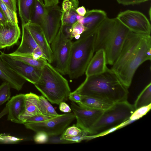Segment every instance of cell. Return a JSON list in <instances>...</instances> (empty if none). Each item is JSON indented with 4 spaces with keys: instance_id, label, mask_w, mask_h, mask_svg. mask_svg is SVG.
Wrapping results in <instances>:
<instances>
[{
    "instance_id": "6da1fadb",
    "label": "cell",
    "mask_w": 151,
    "mask_h": 151,
    "mask_svg": "<svg viewBox=\"0 0 151 151\" xmlns=\"http://www.w3.org/2000/svg\"><path fill=\"white\" fill-rule=\"evenodd\" d=\"M151 59L150 35L130 31L111 68L127 87L130 86L139 67Z\"/></svg>"
},
{
    "instance_id": "7a4b0ae2",
    "label": "cell",
    "mask_w": 151,
    "mask_h": 151,
    "mask_svg": "<svg viewBox=\"0 0 151 151\" xmlns=\"http://www.w3.org/2000/svg\"><path fill=\"white\" fill-rule=\"evenodd\" d=\"M128 88L115 73L108 68L101 74L86 77L84 81L73 92L113 104L127 100Z\"/></svg>"
},
{
    "instance_id": "3957f363",
    "label": "cell",
    "mask_w": 151,
    "mask_h": 151,
    "mask_svg": "<svg viewBox=\"0 0 151 151\" xmlns=\"http://www.w3.org/2000/svg\"><path fill=\"white\" fill-rule=\"evenodd\" d=\"M130 31L116 17L110 18L107 17L96 31L95 52L103 50L107 65H112Z\"/></svg>"
},
{
    "instance_id": "277c9868",
    "label": "cell",
    "mask_w": 151,
    "mask_h": 151,
    "mask_svg": "<svg viewBox=\"0 0 151 151\" xmlns=\"http://www.w3.org/2000/svg\"><path fill=\"white\" fill-rule=\"evenodd\" d=\"M35 87L52 104L59 105L66 101L71 92L68 81L47 62L42 69Z\"/></svg>"
},
{
    "instance_id": "5b68a950",
    "label": "cell",
    "mask_w": 151,
    "mask_h": 151,
    "mask_svg": "<svg viewBox=\"0 0 151 151\" xmlns=\"http://www.w3.org/2000/svg\"><path fill=\"white\" fill-rule=\"evenodd\" d=\"M96 32L83 33L79 38L72 42L68 74L71 79L77 78L85 73L95 52Z\"/></svg>"
},
{
    "instance_id": "8992f818",
    "label": "cell",
    "mask_w": 151,
    "mask_h": 151,
    "mask_svg": "<svg viewBox=\"0 0 151 151\" xmlns=\"http://www.w3.org/2000/svg\"><path fill=\"white\" fill-rule=\"evenodd\" d=\"M135 110L133 105L127 100L114 104L104 111L92 127L89 135L100 134L129 119Z\"/></svg>"
},
{
    "instance_id": "52a82bcc",
    "label": "cell",
    "mask_w": 151,
    "mask_h": 151,
    "mask_svg": "<svg viewBox=\"0 0 151 151\" xmlns=\"http://www.w3.org/2000/svg\"><path fill=\"white\" fill-rule=\"evenodd\" d=\"M72 42L63 31L62 26L50 44L55 68L62 75L68 74Z\"/></svg>"
},
{
    "instance_id": "ba28073f",
    "label": "cell",
    "mask_w": 151,
    "mask_h": 151,
    "mask_svg": "<svg viewBox=\"0 0 151 151\" xmlns=\"http://www.w3.org/2000/svg\"><path fill=\"white\" fill-rule=\"evenodd\" d=\"M76 119L73 113L59 114L44 121L34 123H24L25 127L36 132L42 131L49 137L61 134L67 127Z\"/></svg>"
},
{
    "instance_id": "9c48e42d",
    "label": "cell",
    "mask_w": 151,
    "mask_h": 151,
    "mask_svg": "<svg viewBox=\"0 0 151 151\" xmlns=\"http://www.w3.org/2000/svg\"><path fill=\"white\" fill-rule=\"evenodd\" d=\"M116 18L131 31L138 34L150 35V23L142 13L127 10L120 12Z\"/></svg>"
},
{
    "instance_id": "30bf717a",
    "label": "cell",
    "mask_w": 151,
    "mask_h": 151,
    "mask_svg": "<svg viewBox=\"0 0 151 151\" xmlns=\"http://www.w3.org/2000/svg\"><path fill=\"white\" fill-rule=\"evenodd\" d=\"M0 57L2 60L12 70L33 84L39 80L42 69L30 65L12 57L9 54L0 51Z\"/></svg>"
},
{
    "instance_id": "8fae6325",
    "label": "cell",
    "mask_w": 151,
    "mask_h": 151,
    "mask_svg": "<svg viewBox=\"0 0 151 151\" xmlns=\"http://www.w3.org/2000/svg\"><path fill=\"white\" fill-rule=\"evenodd\" d=\"M71 108L76 119V126L89 134L93 125L104 111L85 108L72 101Z\"/></svg>"
},
{
    "instance_id": "7c38bea8",
    "label": "cell",
    "mask_w": 151,
    "mask_h": 151,
    "mask_svg": "<svg viewBox=\"0 0 151 151\" xmlns=\"http://www.w3.org/2000/svg\"><path fill=\"white\" fill-rule=\"evenodd\" d=\"M46 17L41 27L50 44L60 26L62 12L61 8L57 5L46 7Z\"/></svg>"
},
{
    "instance_id": "4fadbf2b",
    "label": "cell",
    "mask_w": 151,
    "mask_h": 151,
    "mask_svg": "<svg viewBox=\"0 0 151 151\" xmlns=\"http://www.w3.org/2000/svg\"><path fill=\"white\" fill-rule=\"evenodd\" d=\"M21 32L18 23L8 21L0 25L1 49L11 47L16 44L20 37Z\"/></svg>"
},
{
    "instance_id": "5bb4252c",
    "label": "cell",
    "mask_w": 151,
    "mask_h": 151,
    "mask_svg": "<svg viewBox=\"0 0 151 151\" xmlns=\"http://www.w3.org/2000/svg\"><path fill=\"white\" fill-rule=\"evenodd\" d=\"M26 24L38 46L43 51L47 62L50 64L53 63V53L42 28L39 25L30 22Z\"/></svg>"
},
{
    "instance_id": "9a60e30c",
    "label": "cell",
    "mask_w": 151,
    "mask_h": 151,
    "mask_svg": "<svg viewBox=\"0 0 151 151\" xmlns=\"http://www.w3.org/2000/svg\"><path fill=\"white\" fill-rule=\"evenodd\" d=\"M6 106L8 110L7 120L17 123L23 124L19 117L25 111V94H20L13 96Z\"/></svg>"
},
{
    "instance_id": "2e32d148",
    "label": "cell",
    "mask_w": 151,
    "mask_h": 151,
    "mask_svg": "<svg viewBox=\"0 0 151 151\" xmlns=\"http://www.w3.org/2000/svg\"><path fill=\"white\" fill-rule=\"evenodd\" d=\"M107 17L106 13L100 9L88 10L83 19L79 22L86 28L84 32L88 34L96 32L98 28Z\"/></svg>"
},
{
    "instance_id": "e0dca14e",
    "label": "cell",
    "mask_w": 151,
    "mask_h": 151,
    "mask_svg": "<svg viewBox=\"0 0 151 151\" xmlns=\"http://www.w3.org/2000/svg\"><path fill=\"white\" fill-rule=\"evenodd\" d=\"M0 78L8 83L12 88L17 91L22 89L27 81L12 70L2 60L0 57Z\"/></svg>"
},
{
    "instance_id": "ac0fdd59",
    "label": "cell",
    "mask_w": 151,
    "mask_h": 151,
    "mask_svg": "<svg viewBox=\"0 0 151 151\" xmlns=\"http://www.w3.org/2000/svg\"><path fill=\"white\" fill-rule=\"evenodd\" d=\"M22 36L20 44L11 55H24L31 54L38 47H39L35 40L26 24H22Z\"/></svg>"
},
{
    "instance_id": "d6986e66",
    "label": "cell",
    "mask_w": 151,
    "mask_h": 151,
    "mask_svg": "<svg viewBox=\"0 0 151 151\" xmlns=\"http://www.w3.org/2000/svg\"><path fill=\"white\" fill-rule=\"evenodd\" d=\"M95 52L85 72L86 77L101 74L108 69L104 51L100 49Z\"/></svg>"
},
{
    "instance_id": "ffe728a7",
    "label": "cell",
    "mask_w": 151,
    "mask_h": 151,
    "mask_svg": "<svg viewBox=\"0 0 151 151\" xmlns=\"http://www.w3.org/2000/svg\"><path fill=\"white\" fill-rule=\"evenodd\" d=\"M39 96L30 92L25 94V107L24 114L20 116L23 123L27 118L41 114L38 108Z\"/></svg>"
},
{
    "instance_id": "44dd1931",
    "label": "cell",
    "mask_w": 151,
    "mask_h": 151,
    "mask_svg": "<svg viewBox=\"0 0 151 151\" xmlns=\"http://www.w3.org/2000/svg\"><path fill=\"white\" fill-rule=\"evenodd\" d=\"M36 0H17L19 13L22 24L30 22Z\"/></svg>"
},
{
    "instance_id": "7402d4cb",
    "label": "cell",
    "mask_w": 151,
    "mask_h": 151,
    "mask_svg": "<svg viewBox=\"0 0 151 151\" xmlns=\"http://www.w3.org/2000/svg\"><path fill=\"white\" fill-rule=\"evenodd\" d=\"M88 135L75 125L66 128L60 137L61 139L70 141L74 143H78L86 140Z\"/></svg>"
},
{
    "instance_id": "603a6c76",
    "label": "cell",
    "mask_w": 151,
    "mask_h": 151,
    "mask_svg": "<svg viewBox=\"0 0 151 151\" xmlns=\"http://www.w3.org/2000/svg\"><path fill=\"white\" fill-rule=\"evenodd\" d=\"M81 96V101L78 104L83 107L104 111L110 108L114 104L95 98Z\"/></svg>"
},
{
    "instance_id": "cb8c5ba5",
    "label": "cell",
    "mask_w": 151,
    "mask_h": 151,
    "mask_svg": "<svg viewBox=\"0 0 151 151\" xmlns=\"http://www.w3.org/2000/svg\"><path fill=\"white\" fill-rule=\"evenodd\" d=\"M46 13V7L39 0H36L30 22L39 25L42 27L44 23Z\"/></svg>"
},
{
    "instance_id": "d4e9b609",
    "label": "cell",
    "mask_w": 151,
    "mask_h": 151,
    "mask_svg": "<svg viewBox=\"0 0 151 151\" xmlns=\"http://www.w3.org/2000/svg\"><path fill=\"white\" fill-rule=\"evenodd\" d=\"M72 6L71 8L65 12H61V24L63 25H72L78 21L76 17L78 14L76 10L78 7V0H71Z\"/></svg>"
},
{
    "instance_id": "484cf974",
    "label": "cell",
    "mask_w": 151,
    "mask_h": 151,
    "mask_svg": "<svg viewBox=\"0 0 151 151\" xmlns=\"http://www.w3.org/2000/svg\"><path fill=\"white\" fill-rule=\"evenodd\" d=\"M151 104V82L143 89L138 96L133 104L135 109Z\"/></svg>"
},
{
    "instance_id": "4316f807",
    "label": "cell",
    "mask_w": 151,
    "mask_h": 151,
    "mask_svg": "<svg viewBox=\"0 0 151 151\" xmlns=\"http://www.w3.org/2000/svg\"><path fill=\"white\" fill-rule=\"evenodd\" d=\"M38 108L40 113L43 115L53 117H57L59 115L43 96H39Z\"/></svg>"
},
{
    "instance_id": "83f0119b",
    "label": "cell",
    "mask_w": 151,
    "mask_h": 151,
    "mask_svg": "<svg viewBox=\"0 0 151 151\" xmlns=\"http://www.w3.org/2000/svg\"><path fill=\"white\" fill-rule=\"evenodd\" d=\"M9 54L14 58L23 62L30 65L41 69H42L48 62L47 60L44 58L36 59L30 57L17 55H11Z\"/></svg>"
},
{
    "instance_id": "f1b7e54d",
    "label": "cell",
    "mask_w": 151,
    "mask_h": 151,
    "mask_svg": "<svg viewBox=\"0 0 151 151\" xmlns=\"http://www.w3.org/2000/svg\"><path fill=\"white\" fill-rule=\"evenodd\" d=\"M11 88L9 84L6 82H4L0 85V106L10 99Z\"/></svg>"
},
{
    "instance_id": "f546056e",
    "label": "cell",
    "mask_w": 151,
    "mask_h": 151,
    "mask_svg": "<svg viewBox=\"0 0 151 151\" xmlns=\"http://www.w3.org/2000/svg\"><path fill=\"white\" fill-rule=\"evenodd\" d=\"M86 29V28L83 24L77 22L72 25L69 38L71 40L73 38L77 40Z\"/></svg>"
},
{
    "instance_id": "4dcf8cb0",
    "label": "cell",
    "mask_w": 151,
    "mask_h": 151,
    "mask_svg": "<svg viewBox=\"0 0 151 151\" xmlns=\"http://www.w3.org/2000/svg\"><path fill=\"white\" fill-rule=\"evenodd\" d=\"M0 7L8 21L18 23L17 13L10 9L1 0Z\"/></svg>"
},
{
    "instance_id": "1f68e13d",
    "label": "cell",
    "mask_w": 151,
    "mask_h": 151,
    "mask_svg": "<svg viewBox=\"0 0 151 151\" xmlns=\"http://www.w3.org/2000/svg\"><path fill=\"white\" fill-rule=\"evenodd\" d=\"M151 104L135 109L131 115L130 120L136 121L145 115L150 109Z\"/></svg>"
},
{
    "instance_id": "d6a6232c",
    "label": "cell",
    "mask_w": 151,
    "mask_h": 151,
    "mask_svg": "<svg viewBox=\"0 0 151 151\" xmlns=\"http://www.w3.org/2000/svg\"><path fill=\"white\" fill-rule=\"evenodd\" d=\"M23 139L18 138L5 133L0 134V143L4 144H14L18 143Z\"/></svg>"
},
{
    "instance_id": "836d02e7",
    "label": "cell",
    "mask_w": 151,
    "mask_h": 151,
    "mask_svg": "<svg viewBox=\"0 0 151 151\" xmlns=\"http://www.w3.org/2000/svg\"><path fill=\"white\" fill-rule=\"evenodd\" d=\"M49 138V135L46 133L42 131L36 132L34 137V140L35 142L39 144L47 143Z\"/></svg>"
},
{
    "instance_id": "e575fe53",
    "label": "cell",
    "mask_w": 151,
    "mask_h": 151,
    "mask_svg": "<svg viewBox=\"0 0 151 151\" xmlns=\"http://www.w3.org/2000/svg\"><path fill=\"white\" fill-rule=\"evenodd\" d=\"M53 118V117L45 115L42 114H38L27 118L24 121L23 123L40 122Z\"/></svg>"
},
{
    "instance_id": "d590c367",
    "label": "cell",
    "mask_w": 151,
    "mask_h": 151,
    "mask_svg": "<svg viewBox=\"0 0 151 151\" xmlns=\"http://www.w3.org/2000/svg\"><path fill=\"white\" fill-rule=\"evenodd\" d=\"M118 3L124 5L137 4L150 0H116Z\"/></svg>"
},
{
    "instance_id": "8d00e7d4",
    "label": "cell",
    "mask_w": 151,
    "mask_h": 151,
    "mask_svg": "<svg viewBox=\"0 0 151 151\" xmlns=\"http://www.w3.org/2000/svg\"><path fill=\"white\" fill-rule=\"evenodd\" d=\"M51 138H49V140L47 143H74L73 142L61 139L59 137L55 136L50 137Z\"/></svg>"
},
{
    "instance_id": "74e56055",
    "label": "cell",
    "mask_w": 151,
    "mask_h": 151,
    "mask_svg": "<svg viewBox=\"0 0 151 151\" xmlns=\"http://www.w3.org/2000/svg\"><path fill=\"white\" fill-rule=\"evenodd\" d=\"M13 12L17 13L16 0H1Z\"/></svg>"
},
{
    "instance_id": "f35d334b",
    "label": "cell",
    "mask_w": 151,
    "mask_h": 151,
    "mask_svg": "<svg viewBox=\"0 0 151 151\" xmlns=\"http://www.w3.org/2000/svg\"><path fill=\"white\" fill-rule=\"evenodd\" d=\"M72 6V2L71 0H63L61 9V12H65L70 9Z\"/></svg>"
},
{
    "instance_id": "ab89813d",
    "label": "cell",
    "mask_w": 151,
    "mask_h": 151,
    "mask_svg": "<svg viewBox=\"0 0 151 151\" xmlns=\"http://www.w3.org/2000/svg\"><path fill=\"white\" fill-rule=\"evenodd\" d=\"M59 105V109L61 111L65 113H70L71 111V108L65 102H61Z\"/></svg>"
},
{
    "instance_id": "60d3db41",
    "label": "cell",
    "mask_w": 151,
    "mask_h": 151,
    "mask_svg": "<svg viewBox=\"0 0 151 151\" xmlns=\"http://www.w3.org/2000/svg\"><path fill=\"white\" fill-rule=\"evenodd\" d=\"M68 98L72 101L78 104L81 101V96L79 94L72 92H71L69 95Z\"/></svg>"
},
{
    "instance_id": "b9f144b4",
    "label": "cell",
    "mask_w": 151,
    "mask_h": 151,
    "mask_svg": "<svg viewBox=\"0 0 151 151\" xmlns=\"http://www.w3.org/2000/svg\"><path fill=\"white\" fill-rule=\"evenodd\" d=\"M44 4L46 7L57 5L59 0H43Z\"/></svg>"
},
{
    "instance_id": "7bdbcfd3",
    "label": "cell",
    "mask_w": 151,
    "mask_h": 151,
    "mask_svg": "<svg viewBox=\"0 0 151 151\" xmlns=\"http://www.w3.org/2000/svg\"><path fill=\"white\" fill-rule=\"evenodd\" d=\"M76 11L78 14L83 16H84L86 12L85 7L83 6L78 7L76 9Z\"/></svg>"
},
{
    "instance_id": "ee69618b",
    "label": "cell",
    "mask_w": 151,
    "mask_h": 151,
    "mask_svg": "<svg viewBox=\"0 0 151 151\" xmlns=\"http://www.w3.org/2000/svg\"><path fill=\"white\" fill-rule=\"evenodd\" d=\"M8 22L4 13L0 7V24L3 25Z\"/></svg>"
},
{
    "instance_id": "f6af8a7d",
    "label": "cell",
    "mask_w": 151,
    "mask_h": 151,
    "mask_svg": "<svg viewBox=\"0 0 151 151\" xmlns=\"http://www.w3.org/2000/svg\"><path fill=\"white\" fill-rule=\"evenodd\" d=\"M8 110L7 108L5 106L2 111L0 113V119L4 115L8 114Z\"/></svg>"
},
{
    "instance_id": "bcb514c9",
    "label": "cell",
    "mask_w": 151,
    "mask_h": 151,
    "mask_svg": "<svg viewBox=\"0 0 151 151\" xmlns=\"http://www.w3.org/2000/svg\"><path fill=\"white\" fill-rule=\"evenodd\" d=\"M83 17L84 16H81L78 14L76 17V19L77 21L79 22L81 21L83 19Z\"/></svg>"
},
{
    "instance_id": "7dc6e473",
    "label": "cell",
    "mask_w": 151,
    "mask_h": 151,
    "mask_svg": "<svg viewBox=\"0 0 151 151\" xmlns=\"http://www.w3.org/2000/svg\"><path fill=\"white\" fill-rule=\"evenodd\" d=\"M149 14L150 19H151V8H150L149 11Z\"/></svg>"
},
{
    "instance_id": "c3c4849f",
    "label": "cell",
    "mask_w": 151,
    "mask_h": 151,
    "mask_svg": "<svg viewBox=\"0 0 151 151\" xmlns=\"http://www.w3.org/2000/svg\"><path fill=\"white\" fill-rule=\"evenodd\" d=\"M42 3H43V0H39Z\"/></svg>"
},
{
    "instance_id": "681fc988",
    "label": "cell",
    "mask_w": 151,
    "mask_h": 151,
    "mask_svg": "<svg viewBox=\"0 0 151 151\" xmlns=\"http://www.w3.org/2000/svg\"><path fill=\"white\" fill-rule=\"evenodd\" d=\"M0 50H1V48H0Z\"/></svg>"
},
{
    "instance_id": "f907efd6",
    "label": "cell",
    "mask_w": 151,
    "mask_h": 151,
    "mask_svg": "<svg viewBox=\"0 0 151 151\" xmlns=\"http://www.w3.org/2000/svg\"></svg>"
}]
</instances>
